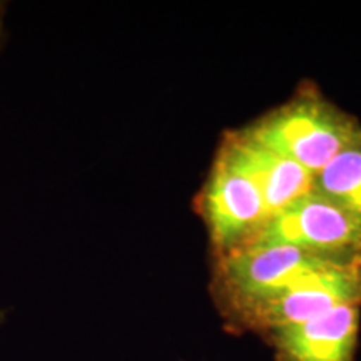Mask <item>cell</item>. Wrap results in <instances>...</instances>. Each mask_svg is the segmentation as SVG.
<instances>
[{"mask_svg":"<svg viewBox=\"0 0 361 361\" xmlns=\"http://www.w3.org/2000/svg\"><path fill=\"white\" fill-rule=\"evenodd\" d=\"M335 264L343 263L290 245L251 243L216 256V305L229 324H234L250 310L286 295L300 283Z\"/></svg>","mask_w":361,"mask_h":361,"instance_id":"cell-1","label":"cell"},{"mask_svg":"<svg viewBox=\"0 0 361 361\" xmlns=\"http://www.w3.org/2000/svg\"><path fill=\"white\" fill-rule=\"evenodd\" d=\"M243 130L313 176L361 139L358 121L314 89L300 90Z\"/></svg>","mask_w":361,"mask_h":361,"instance_id":"cell-2","label":"cell"},{"mask_svg":"<svg viewBox=\"0 0 361 361\" xmlns=\"http://www.w3.org/2000/svg\"><path fill=\"white\" fill-rule=\"evenodd\" d=\"M255 243L290 245L338 263H361V218L311 191L273 216Z\"/></svg>","mask_w":361,"mask_h":361,"instance_id":"cell-3","label":"cell"},{"mask_svg":"<svg viewBox=\"0 0 361 361\" xmlns=\"http://www.w3.org/2000/svg\"><path fill=\"white\" fill-rule=\"evenodd\" d=\"M200 207L216 256L255 243L268 223L258 188L219 157L202 188Z\"/></svg>","mask_w":361,"mask_h":361,"instance_id":"cell-4","label":"cell"},{"mask_svg":"<svg viewBox=\"0 0 361 361\" xmlns=\"http://www.w3.org/2000/svg\"><path fill=\"white\" fill-rule=\"evenodd\" d=\"M343 305L361 308V263L331 266L286 295L250 310L233 326L264 335L274 328L305 322Z\"/></svg>","mask_w":361,"mask_h":361,"instance_id":"cell-5","label":"cell"},{"mask_svg":"<svg viewBox=\"0 0 361 361\" xmlns=\"http://www.w3.org/2000/svg\"><path fill=\"white\" fill-rule=\"evenodd\" d=\"M216 157L245 174L258 188L268 221L313 191V174L295 161L255 141L243 129L228 133Z\"/></svg>","mask_w":361,"mask_h":361,"instance_id":"cell-6","label":"cell"},{"mask_svg":"<svg viewBox=\"0 0 361 361\" xmlns=\"http://www.w3.org/2000/svg\"><path fill=\"white\" fill-rule=\"evenodd\" d=\"M361 308L343 305L264 333L278 361H355Z\"/></svg>","mask_w":361,"mask_h":361,"instance_id":"cell-7","label":"cell"},{"mask_svg":"<svg viewBox=\"0 0 361 361\" xmlns=\"http://www.w3.org/2000/svg\"><path fill=\"white\" fill-rule=\"evenodd\" d=\"M313 192L361 218V139L313 176Z\"/></svg>","mask_w":361,"mask_h":361,"instance_id":"cell-8","label":"cell"},{"mask_svg":"<svg viewBox=\"0 0 361 361\" xmlns=\"http://www.w3.org/2000/svg\"><path fill=\"white\" fill-rule=\"evenodd\" d=\"M8 6L6 0H0V56L6 52L8 42H11V29H8Z\"/></svg>","mask_w":361,"mask_h":361,"instance_id":"cell-9","label":"cell"},{"mask_svg":"<svg viewBox=\"0 0 361 361\" xmlns=\"http://www.w3.org/2000/svg\"><path fill=\"white\" fill-rule=\"evenodd\" d=\"M8 314H11V310L8 308H0V328L7 323Z\"/></svg>","mask_w":361,"mask_h":361,"instance_id":"cell-10","label":"cell"}]
</instances>
